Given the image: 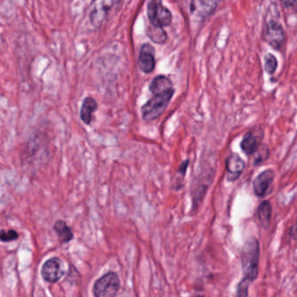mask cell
<instances>
[{"label": "cell", "mask_w": 297, "mask_h": 297, "mask_svg": "<svg viewBox=\"0 0 297 297\" xmlns=\"http://www.w3.org/2000/svg\"><path fill=\"white\" fill-rule=\"evenodd\" d=\"M172 87V83L170 78L163 75L155 77L150 84V90L151 93H161L163 91L169 90Z\"/></svg>", "instance_id": "9a60e30c"}, {"label": "cell", "mask_w": 297, "mask_h": 297, "mask_svg": "<svg viewBox=\"0 0 297 297\" xmlns=\"http://www.w3.org/2000/svg\"><path fill=\"white\" fill-rule=\"evenodd\" d=\"M271 214H272V208L270 202L264 201L263 203H261L257 209V217L260 221L262 226L265 229H268L271 225Z\"/></svg>", "instance_id": "5bb4252c"}, {"label": "cell", "mask_w": 297, "mask_h": 297, "mask_svg": "<svg viewBox=\"0 0 297 297\" xmlns=\"http://www.w3.org/2000/svg\"><path fill=\"white\" fill-rule=\"evenodd\" d=\"M275 172L272 170H267L259 174L253 183L255 194L258 197H264L267 195L273 184Z\"/></svg>", "instance_id": "9c48e42d"}, {"label": "cell", "mask_w": 297, "mask_h": 297, "mask_svg": "<svg viewBox=\"0 0 297 297\" xmlns=\"http://www.w3.org/2000/svg\"><path fill=\"white\" fill-rule=\"evenodd\" d=\"M18 238V234L17 231L14 230H9V231H4L2 230L0 231V241L3 243H9L11 241L17 240Z\"/></svg>", "instance_id": "ffe728a7"}, {"label": "cell", "mask_w": 297, "mask_h": 297, "mask_svg": "<svg viewBox=\"0 0 297 297\" xmlns=\"http://www.w3.org/2000/svg\"><path fill=\"white\" fill-rule=\"evenodd\" d=\"M220 0H192L191 3V13L198 18H206L217 10Z\"/></svg>", "instance_id": "52a82bcc"}, {"label": "cell", "mask_w": 297, "mask_h": 297, "mask_svg": "<svg viewBox=\"0 0 297 297\" xmlns=\"http://www.w3.org/2000/svg\"><path fill=\"white\" fill-rule=\"evenodd\" d=\"M252 282L244 277L237 287V297H249V289Z\"/></svg>", "instance_id": "e0dca14e"}, {"label": "cell", "mask_w": 297, "mask_h": 297, "mask_svg": "<svg viewBox=\"0 0 297 297\" xmlns=\"http://www.w3.org/2000/svg\"><path fill=\"white\" fill-rule=\"evenodd\" d=\"M97 110V101L93 97H87L83 101L80 109V117L85 124H90L92 121V114Z\"/></svg>", "instance_id": "7c38bea8"}, {"label": "cell", "mask_w": 297, "mask_h": 297, "mask_svg": "<svg viewBox=\"0 0 297 297\" xmlns=\"http://www.w3.org/2000/svg\"><path fill=\"white\" fill-rule=\"evenodd\" d=\"M120 288L119 277L114 272H109L95 283L93 293L95 297H116Z\"/></svg>", "instance_id": "3957f363"}, {"label": "cell", "mask_w": 297, "mask_h": 297, "mask_svg": "<svg viewBox=\"0 0 297 297\" xmlns=\"http://www.w3.org/2000/svg\"><path fill=\"white\" fill-rule=\"evenodd\" d=\"M175 90L170 88L161 93L154 94L153 97L143 105L141 109L142 117L145 121H153L160 117L167 109Z\"/></svg>", "instance_id": "7a4b0ae2"}, {"label": "cell", "mask_w": 297, "mask_h": 297, "mask_svg": "<svg viewBox=\"0 0 297 297\" xmlns=\"http://www.w3.org/2000/svg\"><path fill=\"white\" fill-rule=\"evenodd\" d=\"M41 274L43 279L49 283H56L60 280L64 274L63 262L57 257L50 258L43 264Z\"/></svg>", "instance_id": "8992f818"}, {"label": "cell", "mask_w": 297, "mask_h": 297, "mask_svg": "<svg viewBox=\"0 0 297 297\" xmlns=\"http://www.w3.org/2000/svg\"><path fill=\"white\" fill-rule=\"evenodd\" d=\"M245 169V163L237 154H233L228 157L226 161L227 179L229 182L237 180Z\"/></svg>", "instance_id": "8fae6325"}, {"label": "cell", "mask_w": 297, "mask_h": 297, "mask_svg": "<svg viewBox=\"0 0 297 297\" xmlns=\"http://www.w3.org/2000/svg\"><path fill=\"white\" fill-rule=\"evenodd\" d=\"M264 137V132L262 129L252 130L248 132L244 136L241 142V148L244 153L248 156H251L256 153V151L260 147L261 141Z\"/></svg>", "instance_id": "ba28073f"}, {"label": "cell", "mask_w": 297, "mask_h": 297, "mask_svg": "<svg viewBox=\"0 0 297 297\" xmlns=\"http://www.w3.org/2000/svg\"><path fill=\"white\" fill-rule=\"evenodd\" d=\"M148 17L150 24L154 26H169L172 21V15L162 3V0H149L147 6Z\"/></svg>", "instance_id": "277c9868"}, {"label": "cell", "mask_w": 297, "mask_h": 297, "mask_svg": "<svg viewBox=\"0 0 297 297\" xmlns=\"http://www.w3.org/2000/svg\"><path fill=\"white\" fill-rule=\"evenodd\" d=\"M3 43H4V41H3V36H2V34L0 33V51L3 49Z\"/></svg>", "instance_id": "7402d4cb"}, {"label": "cell", "mask_w": 297, "mask_h": 297, "mask_svg": "<svg viewBox=\"0 0 297 297\" xmlns=\"http://www.w3.org/2000/svg\"><path fill=\"white\" fill-rule=\"evenodd\" d=\"M284 27L277 21L271 20L264 27L263 38L275 50H281L285 43Z\"/></svg>", "instance_id": "5b68a950"}, {"label": "cell", "mask_w": 297, "mask_h": 297, "mask_svg": "<svg viewBox=\"0 0 297 297\" xmlns=\"http://www.w3.org/2000/svg\"><path fill=\"white\" fill-rule=\"evenodd\" d=\"M277 59L273 54H268L265 57V64L264 69L265 71L269 74H273L277 69Z\"/></svg>", "instance_id": "ac0fdd59"}, {"label": "cell", "mask_w": 297, "mask_h": 297, "mask_svg": "<svg viewBox=\"0 0 297 297\" xmlns=\"http://www.w3.org/2000/svg\"><path fill=\"white\" fill-rule=\"evenodd\" d=\"M257 156L255 158L254 164L255 165H259V164H263L264 161L267 160L269 157H270V152L268 148L265 145L261 144L260 147L258 148V150L256 151Z\"/></svg>", "instance_id": "d6986e66"}, {"label": "cell", "mask_w": 297, "mask_h": 297, "mask_svg": "<svg viewBox=\"0 0 297 297\" xmlns=\"http://www.w3.org/2000/svg\"><path fill=\"white\" fill-rule=\"evenodd\" d=\"M147 36L150 40L156 43H164L167 40V34L164 30V28L161 27L154 26L152 24H150L147 27L146 30Z\"/></svg>", "instance_id": "2e32d148"}, {"label": "cell", "mask_w": 297, "mask_h": 297, "mask_svg": "<svg viewBox=\"0 0 297 297\" xmlns=\"http://www.w3.org/2000/svg\"><path fill=\"white\" fill-rule=\"evenodd\" d=\"M138 64L140 70L145 74H149L153 71L156 66L155 60V50L153 47L149 43H144L141 47Z\"/></svg>", "instance_id": "30bf717a"}, {"label": "cell", "mask_w": 297, "mask_h": 297, "mask_svg": "<svg viewBox=\"0 0 297 297\" xmlns=\"http://www.w3.org/2000/svg\"><path fill=\"white\" fill-rule=\"evenodd\" d=\"M260 246L256 238H251L245 243L242 251V268L244 277L251 282H254L259 272Z\"/></svg>", "instance_id": "6da1fadb"}, {"label": "cell", "mask_w": 297, "mask_h": 297, "mask_svg": "<svg viewBox=\"0 0 297 297\" xmlns=\"http://www.w3.org/2000/svg\"><path fill=\"white\" fill-rule=\"evenodd\" d=\"M53 229L61 243L66 244L73 239V232L64 221H57L54 224Z\"/></svg>", "instance_id": "4fadbf2b"}, {"label": "cell", "mask_w": 297, "mask_h": 297, "mask_svg": "<svg viewBox=\"0 0 297 297\" xmlns=\"http://www.w3.org/2000/svg\"><path fill=\"white\" fill-rule=\"evenodd\" d=\"M281 3L286 9L297 10V0H281Z\"/></svg>", "instance_id": "44dd1931"}]
</instances>
